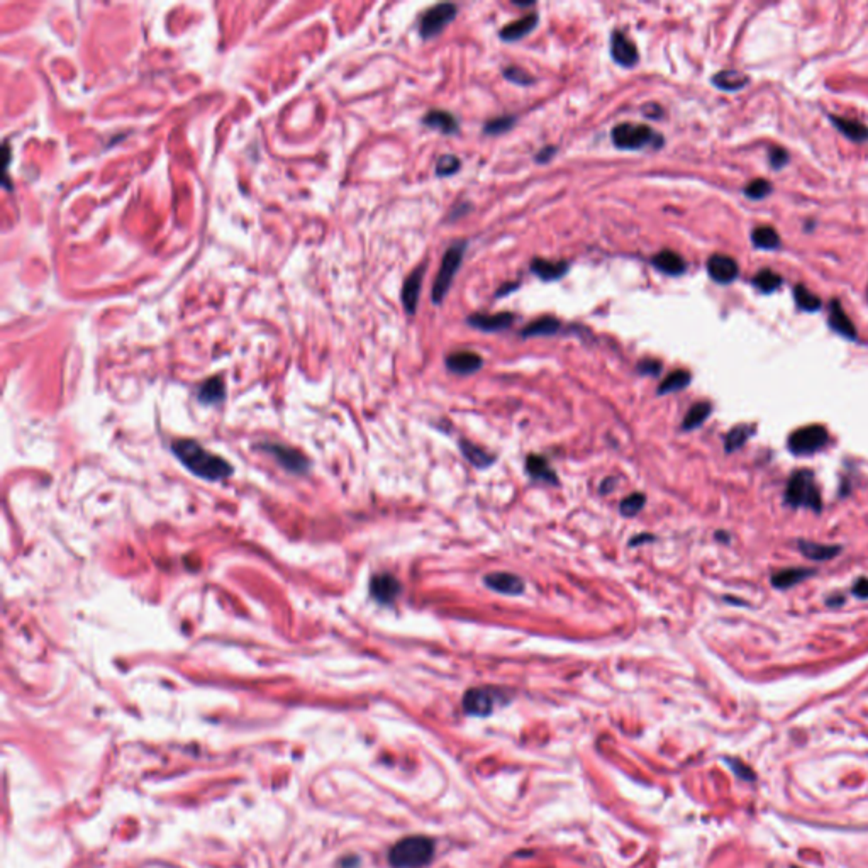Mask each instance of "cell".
Masks as SVG:
<instances>
[{"label": "cell", "instance_id": "obj_36", "mask_svg": "<svg viewBox=\"0 0 868 868\" xmlns=\"http://www.w3.org/2000/svg\"><path fill=\"white\" fill-rule=\"evenodd\" d=\"M515 123V117L514 116H501L496 117V119H490L487 124H485L484 133L490 134V136H499V134H504L509 131L511 128H513Z\"/></svg>", "mask_w": 868, "mask_h": 868}, {"label": "cell", "instance_id": "obj_38", "mask_svg": "<svg viewBox=\"0 0 868 868\" xmlns=\"http://www.w3.org/2000/svg\"><path fill=\"white\" fill-rule=\"evenodd\" d=\"M502 73H504V77L507 78V80L515 83V85H532V83L536 82L531 73H527L526 70L519 68V66H506Z\"/></svg>", "mask_w": 868, "mask_h": 868}, {"label": "cell", "instance_id": "obj_17", "mask_svg": "<svg viewBox=\"0 0 868 868\" xmlns=\"http://www.w3.org/2000/svg\"><path fill=\"white\" fill-rule=\"evenodd\" d=\"M570 268L568 262H548L543 258H534L531 262V271L536 276H539L543 282H555L567 275Z\"/></svg>", "mask_w": 868, "mask_h": 868}, {"label": "cell", "instance_id": "obj_40", "mask_svg": "<svg viewBox=\"0 0 868 868\" xmlns=\"http://www.w3.org/2000/svg\"><path fill=\"white\" fill-rule=\"evenodd\" d=\"M638 372L641 375H660L661 372V363L656 362V360H641L638 363Z\"/></svg>", "mask_w": 868, "mask_h": 868}, {"label": "cell", "instance_id": "obj_9", "mask_svg": "<svg viewBox=\"0 0 868 868\" xmlns=\"http://www.w3.org/2000/svg\"><path fill=\"white\" fill-rule=\"evenodd\" d=\"M611 56L618 65L624 68H632L638 65L640 53L636 44L632 43L623 31H614L611 36Z\"/></svg>", "mask_w": 868, "mask_h": 868}, {"label": "cell", "instance_id": "obj_4", "mask_svg": "<svg viewBox=\"0 0 868 868\" xmlns=\"http://www.w3.org/2000/svg\"><path fill=\"white\" fill-rule=\"evenodd\" d=\"M611 140L616 148L619 149H641L648 145L658 149L664 145V137L655 129H652L647 124L632 123H623L612 128Z\"/></svg>", "mask_w": 868, "mask_h": 868}, {"label": "cell", "instance_id": "obj_1", "mask_svg": "<svg viewBox=\"0 0 868 868\" xmlns=\"http://www.w3.org/2000/svg\"><path fill=\"white\" fill-rule=\"evenodd\" d=\"M175 456L182 461L192 473L205 480H224L233 472L231 465L221 456L207 451L194 439H178L171 446Z\"/></svg>", "mask_w": 868, "mask_h": 868}, {"label": "cell", "instance_id": "obj_37", "mask_svg": "<svg viewBox=\"0 0 868 868\" xmlns=\"http://www.w3.org/2000/svg\"><path fill=\"white\" fill-rule=\"evenodd\" d=\"M770 194H771V183L765 178L753 180V182H750L748 185L745 187V195H748L750 199H753V200L765 199V197H769Z\"/></svg>", "mask_w": 868, "mask_h": 868}, {"label": "cell", "instance_id": "obj_45", "mask_svg": "<svg viewBox=\"0 0 868 868\" xmlns=\"http://www.w3.org/2000/svg\"><path fill=\"white\" fill-rule=\"evenodd\" d=\"M518 287H519V283H518V282H513V283H504V285H502V288H499V291L496 292V297H502V295H506V293L514 292L515 288H518Z\"/></svg>", "mask_w": 868, "mask_h": 868}, {"label": "cell", "instance_id": "obj_6", "mask_svg": "<svg viewBox=\"0 0 868 868\" xmlns=\"http://www.w3.org/2000/svg\"><path fill=\"white\" fill-rule=\"evenodd\" d=\"M828 439L829 433L824 426L812 424L800 427V429L794 431V433L790 434V438H788V450L797 456L812 455V453L823 450L826 444H828Z\"/></svg>", "mask_w": 868, "mask_h": 868}, {"label": "cell", "instance_id": "obj_16", "mask_svg": "<svg viewBox=\"0 0 868 868\" xmlns=\"http://www.w3.org/2000/svg\"><path fill=\"white\" fill-rule=\"evenodd\" d=\"M652 265L655 267L656 270H660L661 274L672 275V276H678V275L685 274V270H687L685 259L672 250H664L658 255H655V257L652 258Z\"/></svg>", "mask_w": 868, "mask_h": 868}, {"label": "cell", "instance_id": "obj_10", "mask_svg": "<svg viewBox=\"0 0 868 868\" xmlns=\"http://www.w3.org/2000/svg\"><path fill=\"white\" fill-rule=\"evenodd\" d=\"M515 316L513 312H499V314H472L467 317L468 326L473 329L484 331V333H497V331H504L514 324Z\"/></svg>", "mask_w": 868, "mask_h": 868}, {"label": "cell", "instance_id": "obj_25", "mask_svg": "<svg viewBox=\"0 0 868 868\" xmlns=\"http://www.w3.org/2000/svg\"><path fill=\"white\" fill-rule=\"evenodd\" d=\"M712 83L721 90L736 92L741 90L748 83V77L738 70H723L712 77Z\"/></svg>", "mask_w": 868, "mask_h": 868}, {"label": "cell", "instance_id": "obj_48", "mask_svg": "<svg viewBox=\"0 0 868 868\" xmlns=\"http://www.w3.org/2000/svg\"><path fill=\"white\" fill-rule=\"evenodd\" d=\"M843 601H845V599L838 595V597H829L826 602H828V606H843V604H841Z\"/></svg>", "mask_w": 868, "mask_h": 868}, {"label": "cell", "instance_id": "obj_8", "mask_svg": "<svg viewBox=\"0 0 868 868\" xmlns=\"http://www.w3.org/2000/svg\"><path fill=\"white\" fill-rule=\"evenodd\" d=\"M497 692L492 689H470L463 695V709L470 716L485 718L496 709Z\"/></svg>", "mask_w": 868, "mask_h": 868}, {"label": "cell", "instance_id": "obj_19", "mask_svg": "<svg viewBox=\"0 0 868 868\" xmlns=\"http://www.w3.org/2000/svg\"><path fill=\"white\" fill-rule=\"evenodd\" d=\"M538 14H527L524 16V18L514 20V23L507 24V26L502 27L501 31V37L504 41H509V43H514V41L521 39V37L527 36L530 32L534 31V27L538 26Z\"/></svg>", "mask_w": 868, "mask_h": 868}, {"label": "cell", "instance_id": "obj_27", "mask_svg": "<svg viewBox=\"0 0 868 868\" xmlns=\"http://www.w3.org/2000/svg\"><path fill=\"white\" fill-rule=\"evenodd\" d=\"M712 412V405L709 404V402H697V404H694L689 409V412L685 414V417H683L682 421V429L683 431H692V429H697L699 426H702L704 422H706V419L711 416Z\"/></svg>", "mask_w": 868, "mask_h": 868}, {"label": "cell", "instance_id": "obj_42", "mask_svg": "<svg viewBox=\"0 0 868 868\" xmlns=\"http://www.w3.org/2000/svg\"><path fill=\"white\" fill-rule=\"evenodd\" d=\"M853 594L858 599H868V578H858L853 585Z\"/></svg>", "mask_w": 868, "mask_h": 868}, {"label": "cell", "instance_id": "obj_32", "mask_svg": "<svg viewBox=\"0 0 868 868\" xmlns=\"http://www.w3.org/2000/svg\"><path fill=\"white\" fill-rule=\"evenodd\" d=\"M753 285L763 293H771L782 285V276L771 270H762L754 275Z\"/></svg>", "mask_w": 868, "mask_h": 868}, {"label": "cell", "instance_id": "obj_26", "mask_svg": "<svg viewBox=\"0 0 868 868\" xmlns=\"http://www.w3.org/2000/svg\"><path fill=\"white\" fill-rule=\"evenodd\" d=\"M833 124L836 126L840 131L845 134L846 137L855 142H865L868 141V128L865 124H862L860 121H853V119H845V117H831Z\"/></svg>", "mask_w": 868, "mask_h": 868}, {"label": "cell", "instance_id": "obj_24", "mask_svg": "<svg viewBox=\"0 0 868 868\" xmlns=\"http://www.w3.org/2000/svg\"><path fill=\"white\" fill-rule=\"evenodd\" d=\"M526 470L531 475V479L546 482V484H556V475L553 468L549 467L548 460L539 455H530L526 460Z\"/></svg>", "mask_w": 868, "mask_h": 868}, {"label": "cell", "instance_id": "obj_31", "mask_svg": "<svg viewBox=\"0 0 868 868\" xmlns=\"http://www.w3.org/2000/svg\"><path fill=\"white\" fill-rule=\"evenodd\" d=\"M754 433L753 426H736L733 427L731 431H729L726 439H724V448H726L728 453H733L736 450H740L741 446H745V443L748 441L750 436Z\"/></svg>", "mask_w": 868, "mask_h": 868}, {"label": "cell", "instance_id": "obj_34", "mask_svg": "<svg viewBox=\"0 0 868 868\" xmlns=\"http://www.w3.org/2000/svg\"><path fill=\"white\" fill-rule=\"evenodd\" d=\"M794 297L795 302H797V305L802 310H807V312H814V310L821 309V299L816 295V293H812L811 291H807L804 285H795L794 288Z\"/></svg>", "mask_w": 868, "mask_h": 868}, {"label": "cell", "instance_id": "obj_44", "mask_svg": "<svg viewBox=\"0 0 868 868\" xmlns=\"http://www.w3.org/2000/svg\"><path fill=\"white\" fill-rule=\"evenodd\" d=\"M643 112H644V114H647L648 117H652V119H656V117H660L661 114H664V111H661V107H660V106H656V104H649V106H644Z\"/></svg>", "mask_w": 868, "mask_h": 868}, {"label": "cell", "instance_id": "obj_30", "mask_svg": "<svg viewBox=\"0 0 868 868\" xmlns=\"http://www.w3.org/2000/svg\"><path fill=\"white\" fill-rule=\"evenodd\" d=\"M690 380H692V377L687 370H675L673 373H670L664 381H661L660 387H658V393H660V396H665V393L678 392V390L685 389L687 385L690 384Z\"/></svg>", "mask_w": 868, "mask_h": 868}, {"label": "cell", "instance_id": "obj_49", "mask_svg": "<svg viewBox=\"0 0 868 868\" xmlns=\"http://www.w3.org/2000/svg\"><path fill=\"white\" fill-rule=\"evenodd\" d=\"M514 6H518V7H531L532 2H514Z\"/></svg>", "mask_w": 868, "mask_h": 868}, {"label": "cell", "instance_id": "obj_41", "mask_svg": "<svg viewBox=\"0 0 868 868\" xmlns=\"http://www.w3.org/2000/svg\"><path fill=\"white\" fill-rule=\"evenodd\" d=\"M787 161H788V154L783 149L775 148L770 151V163L774 169H777V170L782 169V166L787 165Z\"/></svg>", "mask_w": 868, "mask_h": 868}, {"label": "cell", "instance_id": "obj_7", "mask_svg": "<svg viewBox=\"0 0 868 868\" xmlns=\"http://www.w3.org/2000/svg\"><path fill=\"white\" fill-rule=\"evenodd\" d=\"M456 6L455 4H438V6L427 9L419 20V32H421L422 39H433L448 24L455 19Z\"/></svg>", "mask_w": 868, "mask_h": 868}, {"label": "cell", "instance_id": "obj_15", "mask_svg": "<svg viewBox=\"0 0 868 868\" xmlns=\"http://www.w3.org/2000/svg\"><path fill=\"white\" fill-rule=\"evenodd\" d=\"M484 582L489 589L504 595H521L524 592V587H526L518 575L507 572L489 573V575H485Z\"/></svg>", "mask_w": 868, "mask_h": 868}, {"label": "cell", "instance_id": "obj_12", "mask_svg": "<svg viewBox=\"0 0 868 868\" xmlns=\"http://www.w3.org/2000/svg\"><path fill=\"white\" fill-rule=\"evenodd\" d=\"M372 597L380 604H392L401 594V584L390 573H379L370 582Z\"/></svg>", "mask_w": 868, "mask_h": 868}, {"label": "cell", "instance_id": "obj_22", "mask_svg": "<svg viewBox=\"0 0 868 868\" xmlns=\"http://www.w3.org/2000/svg\"><path fill=\"white\" fill-rule=\"evenodd\" d=\"M560 329H561V322L556 319V317L543 316V317H538L536 321H531L530 324L521 331V336L522 338L553 336V334L558 333Z\"/></svg>", "mask_w": 868, "mask_h": 868}, {"label": "cell", "instance_id": "obj_21", "mask_svg": "<svg viewBox=\"0 0 868 868\" xmlns=\"http://www.w3.org/2000/svg\"><path fill=\"white\" fill-rule=\"evenodd\" d=\"M422 123H424L427 128L438 129V131H441L443 134L458 133V121L455 119V116L446 111H439V109H433V111L427 112V114L422 117Z\"/></svg>", "mask_w": 868, "mask_h": 868}, {"label": "cell", "instance_id": "obj_2", "mask_svg": "<svg viewBox=\"0 0 868 868\" xmlns=\"http://www.w3.org/2000/svg\"><path fill=\"white\" fill-rule=\"evenodd\" d=\"M434 857V841L427 836H409L392 846L389 862L393 868H422Z\"/></svg>", "mask_w": 868, "mask_h": 868}, {"label": "cell", "instance_id": "obj_23", "mask_svg": "<svg viewBox=\"0 0 868 868\" xmlns=\"http://www.w3.org/2000/svg\"><path fill=\"white\" fill-rule=\"evenodd\" d=\"M797 546L800 549V553H802L804 556L809 560H814V561H826V560H831L834 556H838L841 553L840 546H829V544H819V543H812V541H799Z\"/></svg>", "mask_w": 868, "mask_h": 868}, {"label": "cell", "instance_id": "obj_3", "mask_svg": "<svg viewBox=\"0 0 868 868\" xmlns=\"http://www.w3.org/2000/svg\"><path fill=\"white\" fill-rule=\"evenodd\" d=\"M786 502L790 507H807V509L819 513L823 502H821V492L814 480V473L809 470L795 472L787 484Z\"/></svg>", "mask_w": 868, "mask_h": 868}, {"label": "cell", "instance_id": "obj_35", "mask_svg": "<svg viewBox=\"0 0 868 868\" xmlns=\"http://www.w3.org/2000/svg\"><path fill=\"white\" fill-rule=\"evenodd\" d=\"M644 504H647V497H644V494L636 492L621 501L619 511H621V514L626 515V518H632V515L640 514L641 511H643Z\"/></svg>", "mask_w": 868, "mask_h": 868}, {"label": "cell", "instance_id": "obj_39", "mask_svg": "<svg viewBox=\"0 0 868 868\" xmlns=\"http://www.w3.org/2000/svg\"><path fill=\"white\" fill-rule=\"evenodd\" d=\"M460 170V160L455 154H444L436 163V175L438 177H450Z\"/></svg>", "mask_w": 868, "mask_h": 868}, {"label": "cell", "instance_id": "obj_18", "mask_svg": "<svg viewBox=\"0 0 868 868\" xmlns=\"http://www.w3.org/2000/svg\"><path fill=\"white\" fill-rule=\"evenodd\" d=\"M829 324H831V328L836 331L838 334H841V336L848 339L857 338L855 324L851 322L848 314L845 312V309H843V305L838 300H833L831 304H829Z\"/></svg>", "mask_w": 868, "mask_h": 868}, {"label": "cell", "instance_id": "obj_5", "mask_svg": "<svg viewBox=\"0 0 868 868\" xmlns=\"http://www.w3.org/2000/svg\"><path fill=\"white\" fill-rule=\"evenodd\" d=\"M465 250H467V241L461 240L453 243V245L448 248L446 253H444L441 267H439L438 276H436L434 285H433V293H431V297H433V304L439 305L444 300V297H446V293L450 292L453 279H455L456 271H458V268L461 265V262H463V255Z\"/></svg>", "mask_w": 868, "mask_h": 868}, {"label": "cell", "instance_id": "obj_29", "mask_svg": "<svg viewBox=\"0 0 868 868\" xmlns=\"http://www.w3.org/2000/svg\"><path fill=\"white\" fill-rule=\"evenodd\" d=\"M752 241L757 248L760 250H777L780 246L778 233L770 226H760L754 228L752 233Z\"/></svg>", "mask_w": 868, "mask_h": 868}, {"label": "cell", "instance_id": "obj_46", "mask_svg": "<svg viewBox=\"0 0 868 868\" xmlns=\"http://www.w3.org/2000/svg\"><path fill=\"white\" fill-rule=\"evenodd\" d=\"M616 484H618V482H616L614 477H609V479L604 480V484L601 485V492L602 494H609L611 490L616 487Z\"/></svg>", "mask_w": 868, "mask_h": 868}, {"label": "cell", "instance_id": "obj_33", "mask_svg": "<svg viewBox=\"0 0 868 868\" xmlns=\"http://www.w3.org/2000/svg\"><path fill=\"white\" fill-rule=\"evenodd\" d=\"M222 397H224V384H222V380L217 379V377L205 381L199 390V399L205 402V404H212V402L221 401Z\"/></svg>", "mask_w": 868, "mask_h": 868}, {"label": "cell", "instance_id": "obj_43", "mask_svg": "<svg viewBox=\"0 0 868 868\" xmlns=\"http://www.w3.org/2000/svg\"><path fill=\"white\" fill-rule=\"evenodd\" d=\"M555 153H556L555 146H546V148H543L538 154H536L534 160L538 163H548L553 157H555Z\"/></svg>", "mask_w": 868, "mask_h": 868}, {"label": "cell", "instance_id": "obj_47", "mask_svg": "<svg viewBox=\"0 0 868 868\" xmlns=\"http://www.w3.org/2000/svg\"><path fill=\"white\" fill-rule=\"evenodd\" d=\"M648 541H655V538H653L652 534H638V538L629 541V544H631V546H638L640 543H648Z\"/></svg>", "mask_w": 868, "mask_h": 868}, {"label": "cell", "instance_id": "obj_11", "mask_svg": "<svg viewBox=\"0 0 868 868\" xmlns=\"http://www.w3.org/2000/svg\"><path fill=\"white\" fill-rule=\"evenodd\" d=\"M707 271L714 282L726 285L736 280L740 267H738L736 259L728 257V255H712L707 259Z\"/></svg>", "mask_w": 868, "mask_h": 868}, {"label": "cell", "instance_id": "obj_13", "mask_svg": "<svg viewBox=\"0 0 868 868\" xmlns=\"http://www.w3.org/2000/svg\"><path fill=\"white\" fill-rule=\"evenodd\" d=\"M426 265L417 267L416 270L405 279L404 287H402V305H404L405 312L414 314L417 310L419 295H421L422 279H424Z\"/></svg>", "mask_w": 868, "mask_h": 868}, {"label": "cell", "instance_id": "obj_14", "mask_svg": "<svg viewBox=\"0 0 868 868\" xmlns=\"http://www.w3.org/2000/svg\"><path fill=\"white\" fill-rule=\"evenodd\" d=\"M484 365L480 355L473 353V351H455L446 356V367L448 370L456 373V375H472V373L479 372Z\"/></svg>", "mask_w": 868, "mask_h": 868}, {"label": "cell", "instance_id": "obj_28", "mask_svg": "<svg viewBox=\"0 0 868 868\" xmlns=\"http://www.w3.org/2000/svg\"><path fill=\"white\" fill-rule=\"evenodd\" d=\"M460 450L465 455V458H467L472 465H475L477 468H487L494 463L492 455H489L487 451L482 450V448L477 446V444L467 441V439L460 441Z\"/></svg>", "mask_w": 868, "mask_h": 868}, {"label": "cell", "instance_id": "obj_20", "mask_svg": "<svg viewBox=\"0 0 868 868\" xmlns=\"http://www.w3.org/2000/svg\"><path fill=\"white\" fill-rule=\"evenodd\" d=\"M812 568H786L771 575V585L778 590L790 589V587L800 584V582L807 580L809 577L814 575Z\"/></svg>", "mask_w": 868, "mask_h": 868}]
</instances>
